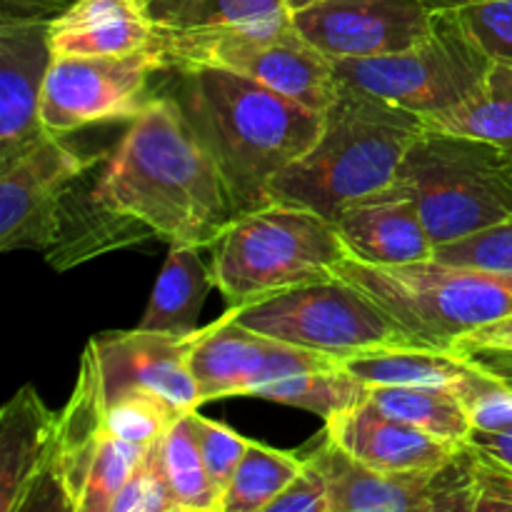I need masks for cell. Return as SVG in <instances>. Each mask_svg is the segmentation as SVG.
I'll list each match as a JSON object with an SVG mask.
<instances>
[{
  "label": "cell",
  "instance_id": "obj_1",
  "mask_svg": "<svg viewBox=\"0 0 512 512\" xmlns=\"http://www.w3.org/2000/svg\"><path fill=\"white\" fill-rule=\"evenodd\" d=\"M103 208L168 245H213L235 205L213 155L175 95H153L90 175Z\"/></svg>",
  "mask_w": 512,
  "mask_h": 512
},
{
  "label": "cell",
  "instance_id": "obj_2",
  "mask_svg": "<svg viewBox=\"0 0 512 512\" xmlns=\"http://www.w3.org/2000/svg\"><path fill=\"white\" fill-rule=\"evenodd\" d=\"M178 103L213 155L235 215L270 205V183L303 158L323 130V113L223 68L173 70Z\"/></svg>",
  "mask_w": 512,
  "mask_h": 512
},
{
  "label": "cell",
  "instance_id": "obj_3",
  "mask_svg": "<svg viewBox=\"0 0 512 512\" xmlns=\"http://www.w3.org/2000/svg\"><path fill=\"white\" fill-rule=\"evenodd\" d=\"M423 130L420 115L340 83L318 140L270 183V200L333 220L350 200L393 183Z\"/></svg>",
  "mask_w": 512,
  "mask_h": 512
},
{
  "label": "cell",
  "instance_id": "obj_4",
  "mask_svg": "<svg viewBox=\"0 0 512 512\" xmlns=\"http://www.w3.org/2000/svg\"><path fill=\"white\" fill-rule=\"evenodd\" d=\"M200 403L260 398L330 420L368 398V385L328 353L268 338L223 313L203 328L193 350Z\"/></svg>",
  "mask_w": 512,
  "mask_h": 512
},
{
  "label": "cell",
  "instance_id": "obj_5",
  "mask_svg": "<svg viewBox=\"0 0 512 512\" xmlns=\"http://www.w3.org/2000/svg\"><path fill=\"white\" fill-rule=\"evenodd\" d=\"M348 258L338 228L310 208L270 203L235 215L213 243L215 288L230 308L335 275Z\"/></svg>",
  "mask_w": 512,
  "mask_h": 512
},
{
  "label": "cell",
  "instance_id": "obj_6",
  "mask_svg": "<svg viewBox=\"0 0 512 512\" xmlns=\"http://www.w3.org/2000/svg\"><path fill=\"white\" fill-rule=\"evenodd\" d=\"M335 275L363 290L430 348L450 350L460 335L512 315V273L435 258L408 265H365L343 258Z\"/></svg>",
  "mask_w": 512,
  "mask_h": 512
},
{
  "label": "cell",
  "instance_id": "obj_7",
  "mask_svg": "<svg viewBox=\"0 0 512 512\" xmlns=\"http://www.w3.org/2000/svg\"><path fill=\"white\" fill-rule=\"evenodd\" d=\"M395 183L415 198L435 248L512 220V160L485 140L425 128Z\"/></svg>",
  "mask_w": 512,
  "mask_h": 512
},
{
  "label": "cell",
  "instance_id": "obj_8",
  "mask_svg": "<svg viewBox=\"0 0 512 512\" xmlns=\"http://www.w3.org/2000/svg\"><path fill=\"white\" fill-rule=\"evenodd\" d=\"M165 70L223 68L248 75L308 108L325 113L340 93L333 60L293 23V15L255 25L160 30Z\"/></svg>",
  "mask_w": 512,
  "mask_h": 512
},
{
  "label": "cell",
  "instance_id": "obj_9",
  "mask_svg": "<svg viewBox=\"0 0 512 512\" xmlns=\"http://www.w3.org/2000/svg\"><path fill=\"white\" fill-rule=\"evenodd\" d=\"M228 313L255 333L328 353L343 363L380 350L423 345L373 298L338 275L238 305Z\"/></svg>",
  "mask_w": 512,
  "mask_h": 512
},
{
  "label": "cell",
  "instance_id": "obj_10",
  "mask_svg": "<svg viewBox=\"0 0 512 512\" xmlns=\"http://www.w3.org/2000/svg\"><path fill=\"white\" fill-rule=\"evenodd\" d=\"M333 65L340 83L430 118L465 103L483 85L493 60L455 10H435L430 35L410 48L380 58L333 60Z\"/></svg>",
  "mask_w": 512,
  "mask_h": 512
},
{
  "label": "cell",
  "instance_id": "obj_11",
  "mask_svg": "<svg viewBox=\"0 0 512 512\" xmlns=\"http://www.w3.org/2000/svg\"><path fill=\"white\" fill-rule=\"evenodd\" d=\"M158 53L53 55L45 78L40 118L48 133L113 120H135L148 105L150 78L163 73Z\"/></svg>",
  "mask_w": 512,
  "mask_h": 512
},
{
  "label": "cell",
  "instance_id": "obj_12",
  "mask_svg": "<svg viewBox=\"0 0 512 512\" xmlns=\"http://www.w3.org/2000/svg\"><path fill=\"white\" fill-rule=\"evenodd\" d=\"M48 133L38 145L0 170V250L48 253L60 238L63 205L75 180L108 155H83Z\"/></svg>",
  "mask_w": 512,
  "mask_h": 512
},
{
  "label": "cell",
  "instance_id": "obj_13",
  "mask_svg": "<svg viewBox=\"0 0 512 512\" xmlns=\"http://www.w3.org/2000/svg\"><path fill=\"white\" fill-rule=\"evenodd\" d=\"M310 460L328 480L333 512H473L468 443L430 473H383L355 460L328 435Z\"/></svg>",
  "mask_w": 512,
  "mask_h": 512
},
{
  "label": "cell",
  "instance_id": "obj_14",
  "mask_svg": "<svg viewBox=\"0 0 512 512\" xmlns=\"http://www.w3.org/2000/svg\"><path fill=\"white\" fill-rule=\"evenodd\" d=\"M293 23L330 60H363L428 38L435 10L423 0H320L293 13Z\"/></svg>",
  "mask_w": 512,
  "mask_h": 512
},
{
  "label": "cell",
  "instance_id": "obj_15",
  "mask_svg": "<svg viewBox=\"0 0 512 512\" xmlns=\"http://www.w3.org/2000/svg\"><path fill=\"white\" fill-rule=\"evenodd\" d=\"M200 333L203 328L185 335L135 328L93 338L105 400L140 390L165 400L180 415L198 410L203 403L193 375V350Z\"/></svg>",
  "mask_w": 512,
  "mask_h": 512
},
{
  "label": "cell",
  "instance_id": "obj_16",
  "mask_svg": "<svg viewBox=\"0 0 512 512\" xmlns=\"http://www.w3.org/2000/svg\"><path fill=\"white\" fill-rule=\"evenodd\" d=\"M50 60V20L0 18V170L48 135L40 100Z\"/></svg>",
  "mask_w": 512,
  "mask_h": 512
},
{
  "label": "cell",
  "instance_id": "obj_17",
  "mask_svg": "<svg viewBox=\"0 0 512 512\" xmlns=\"http://www.w3.org/2000/svg\"><path fill=\"white\" fill-rule=\"evenodd\" d=\"M58 413L33 385H23L0 410V510L58 508L53 450Z\"/></svg>",
  "mask_w": 512,
  "mask_h": 512
},
{
  "label": "cell",
  "instance_id": "obj_18",
  "mask_svg": "<svg viewBox=\"0 0 512 512\" xmlns=\"http://www.w3.org/2000/svg\"><path fill=\"white\" fill-rule=\"evenodd\" d=\"M348 258L365 265H408L435 258V243L413 195L400 183L350 200L333 218Z\"/></svg>",
  "mask_w": 512,
  "mask_h": 512
},
{
  "label": "cell",
  "instance_id": "obj_19",
  "mask_svg": "<svg viewBox=\"0 0 512 512\" xmlns=\"http://www.w3.org/2000/svg\"><path fill=\"white\" fill-rule=\"evenodd\" d=\"M325 435L360 463L395 475L443 468L465 445L403 423L380 410L370 398L325 420Z\"/></svg>",
  "mask_w": 512,
  "mask_h": 512
},
{
  "label": "cell",
  "instance_id": "obj_20",
  "mask_svg": "<svg viewBox=\"0 0 512 512\" xmlns=\"http://www.w3.org/2000/svg\"><path fill=\"white\" fill-rule=\"evenodd\" d=\"M108 400L100 375L98 348L90 340L80 355L78 378L65 408L58 413L53 450V488L60 510L78 512L90 473L110 440Z\"/></svg>",
  "mask_w": 512,
  "mask_h": 512
},
{
  "label": "cell",
  "instance_id": "obj_21",
  "mask_svg": "<svg viewBox=\"0 0 512 512\" xmlns=\"http://www.w3.org/2000/svg\"><path fill=\"white\" fill-rule=\"evenodd\" d=\"M158 43L145 0H75L50 20L53 55L158 53Z\"/></svg>",
  "mask_w": 512,
  "mask_h": 512
},
{
  "label": "cell",
  "instance_id": "obj_22",
  "mask_svg": "<svg viewBox=\"0 0 512 512\" xmlns=\"http://www.w3.org/2000/svg\"><path fill=\"white\" fill-rule=\"evenodd\" d=\"M213 288V265L203 263L200 245H170L138 328L178 335L195 333L200 330V310Z\"/></svg>",
  "mask_w": 512,
  "mask_h": 512
},
{
  "label": "cell",
  "instance_id": "obj_23",
  "mask_svg": "<svg viewBox=\"0 0 512 512\" xmlns=\"http://www.w3.org/2000/svg\"><path fill=\"white\" fill-rule=\"evenodd\" d=\"M345 370L368 388L375 385H433L455 390L473 370L458 350H440L430 345L380 350L345 360Z\"/></svg>",
  "mask_w": 512,
  "mask_h": 512
},
{
  "label": "cell",
  "instance_id": "obj_24",
  "mask_svg": "<svg viewBox=\"0 0 512 512\" xmlns=\"http://www.w3.org/2000/svg\"><path fill=\"white\" fill-rule=\"evenodd\" d=\"M423 123L435 133L485 140L512 160V63L493 60L483 85L465 103L423 118Z\"/></svg>",
  "mask_w": 512,
  "mask_h": 512
},
{
  "label": "cell",
  "instance_id": "obj_25",
  "mask_svg": "<svg viewBox=\"0 0 512 512\" xmlns=\"http://www.w3.org/2000/svg\"><path fill=\"white\" fill-rule=\"evenodd\" d=\"M368 398L393 418L433 433L450 443H468L473 433L463 403L450 388L433 385H375Z\"/></svg>",
  "mask_w": 512,
  "mask_h": 512
},
{
  "label": "cell",
  "instance_id": "obj_26",
  "mask_svg": "<svg viewBox=\"0 0 512 512\" xmlns=\"http://www.w3.org/2000/svg\"><path fill=\"white\" fill-rule=\"evenodd\" d=\"M160 460L178 512H220L223 493L210 478L203 453L195 443L190 413L175 420L160 438Z\"/></svg>",
  "mask_w": 512,
  "mask_h": 512
},
{
  "label": "cell",
  "instance_id": "obj_27",
  "mask_svg": "<svg viewBox=\"0 0 512 512\" xmlns=\"http://www.w3.org/2000/svg\"><path fill=\"white\" fill-rule=\"evenodd\" d=\"M158 30H208L288 18L290 0H145Z\"/></svg>",
  "mask_w": 512,
  "mask_h": 512
},
{
  "label": "cell",
  "instance_id": "obj_28",
  "mask_svg": "<svg viewBox=\"0 0 512 512\" xmlns=\"http://www.w3.org/2000/svg\"><path fill=\"white\" fill-rule=\"evenodd\" d=\"M305 460L250 440L233 480L223 495L220 512H265L303 470Z\"/></svg>",
  "mask_w": 512,
  "mask_h": 512
},
{
  "label": "cell",
  "instance_id": "obj_29",
  "mask_svg": "<svg viewBox=\"0 0 512 512\" xmlns=\"http://www.w3.org/2000/svg\"><path fill=\"white\" fill-rule=\"evenodd\" d=\"M178 418L183 415L170 408L165 400L150 393H140V390H128V393L108 400L110 433L125 443L143 445V448L158 443Z\"/></svg>",
  "mask_w": 512,
  "mask_h": 512
},
{
  "label": "cell",
  "instance_id": "obj_30",
  "mask_svg": "<svg viewBox=\"0 0 512 512\" xmlns=\"http://www.w3.org/2000/svg\"><path fill=\"white\" fill-rule=\"evenodd\" d=\"M143 453V445L125 443V440L110 435L98 463H95L93 473H90L88 485H85L78 512H110L113 500L118 498L123 485L128 483V478L133 475L135 465L140 463Z\"/></svg>",
  "mask_w": 512,
  "mask_h": 512
},
{
  "label": "cell",
  "instance_id": "obj_31",
  "mask_svg": "<svg viewBox=\"0 0 512 512\" xmlns=\"http://www.w3.org/2000/svg\"><path fill=\"white\" fill-rule=\"evenodd\" d=\"M468 413L473 430H500L512 425V388L473 363L468 378L453 390Z\"/></svg>",
  "mask_w": 512,
  "mask_h": 512
},
{
  "label": "cell",
  "instance_id": "obj_32",
  "mask_svg": "<svg viewBox=\"0 0 512 512\" xmlns=\"http://www.w3.org/2000/svg\"><path fill=\"white\" fill-rule=\"evenodd\" d=\"M110 512H178L160 460V440L148 445Z\"/></svg>",
  "mask_w": 512,
  "mask_h": 512
},
{
  "label": "cell",
  "instance_id": "obj_33",
  "mask_svg": "<svg viewBox=\"0 0 512 512\" xmlns=\"http://www.w3.org/2000/svg\"><path fill=\"white\" fill-rule=\"evenodd\" d=\"M435 260L450 265H470V268L512 273V220L478 230L468 238L438 245Z\"/></svg>",
  "mask_w": 512,
  "mask_h": 512
},
{
  "label": "cell",
  "instance_id": "obj_34",
  "mask_svg": "<svg viewBox=\"0 0 512 512\" xmlns=\"http://www.w3.org/2000/svg\"><path fill=\"white\" fill-rule=\"evenodd\" d=\"M190 428H193L195 443H198L205 465H208L210 478L218 485L220 493L225 495V488H228V483L233 480L240 460L248 453L250 440L243 438L240 433H235L228 425L205 418L198 410L190 413Z\"/></svg>",
  "mask_w": 512,
  "mask_h": 512
},
{
  "label": "cell",
  "instance_id": "obj_35",
  "mask_svg": "<svg viewBox=\"0 0 512 512\" xmlns=\"http://www.w3.org/2000/svg\"><path fill=\"white\" fill-rule=\"evenodd\" d=\"M455 13L490 60L512 63V0H485Z\"/></svg>",
  "mask_w": 512,
  "mask_h": 512
},
{
  "label": "cell",
  "instance_id": "obj_36",
  "mask_svg": "<svg viewBox=\"0 0 512 512\" xmlns=\"http://www.w3.org/2000/svg\"><path fill=\"white\" fill-rule=\"evenodd\" d=\"M473 512H512V468L468 443Z\"/></svg>",
  "mask_w": 512,
  "mask_h": 512
},
{
  "label": "cell",
  "instance_id": "obj_37",
  "mask_svg": "<svg viewBox=\"0 0 512 512\" xmlns=\"http://www.w3.org/2000/svg\"><path fill=\"white\" fill-rule=\"evenodd\" d=\"M265 512H333L330 488L318 465L305 458L303 470L288 483V488L270 503Z\"/></svg>",
  "mask_w": 512,
  "mask_h": 512
},
{
  "label": "cell",
  "instance_id": "obj_38",
  "mask_svg": "<svg viewBox=\"0 0 512 512\" xmlns=\"http://www.w3.org/2000/svg\"><path fill=\"white\" fill-rule=\"evenodd\" d=\"M463 348H495V350H512V315L500 318L495 323L483 325L478 330L460 335L450 350H463Z\"/></svg>",
  "mask_w": 512,
  "mask_h": 512
},
{
  "label": "cell",
  "instance_id": "obj_39",
  "mask_svg": "<svg viewBox=\"0 0 512 512\" xmlns=\"http://www.w3.org/2000/svg\"><path fill=\"white\" fill-rule=\"evenodd\" d=\"M75 0H0V18L53 20Z\"/></svg>",
  "mask_w": 512,
  "mask_h": 512
},
{
  "label": "cell",
  "instance_id": "obj_40",
  "mask_svg": "<svg viewBox=\"0 0 512 512\" xmlns=\"http://www.w3.org/2000/svg\"><path fill=\"white\" fill-rule=\"evenodd\" d=\"M460 355L475 363L478 368L488 370L490 375L500 378L512 388V350H495V348H463Z\"/></svg>",
  "mask_w": 512,
  "mask_h": 512
},
{
  "label": "cell",
  "instance_id": "obj_41",
  "mask_svg": "<svg viewBox=\"0 0 512 512\" xmlns=\"http://www.w3.org/2000/svg\"><path fill=\"white\" fill-rule=\"evenodd\" d=\"M468 443L478 445L485 453H490L493 458H498L500 463L512 468V425L500 430H473Z\"/></svg>",
  "mask_w": 512,
  "mask_h": 512
},
{
  "label": "cell",
  "instance_id": "obj_42",
  "mask_svg": "<svg viewBox=\"0 0 512 512\" xmlns=\"http://www.w3.org/2000/svg\"><path fill=\"white\" fill-rule=\"evenodd\" d=\"M430 10H460L468 8V5L485 3V0H423Z\"/></svg>",
  "mask_w": 512,
  "mask_h": 512
},
{
  "label": "cell",
  "instance_id": "obj_43",
  "mask_svg": "<svg viewBox=\"0 0 512 512\" xmlns=\"http://www.w3.org/2000/svg\"><path fill=\"white\" fill-rule=\"evenodd\" d=\"M315 3H320V0H290V13H300V10L310 8Z\"/></svg>",
  "mask_w": 512,
  "mask_h": 512
}]
</instances>
